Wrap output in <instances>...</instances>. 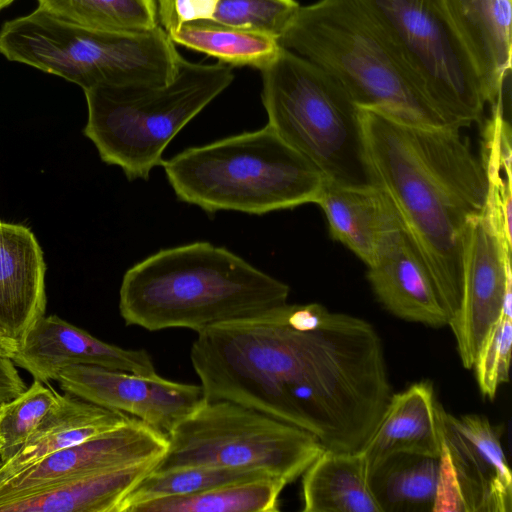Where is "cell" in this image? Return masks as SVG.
Masks as SVG:
<instances>
[{
    "mask_svg": "<svg viewBox=\"0 0 512 512\" xmlns=\"http://www.w3.org/2000/svg\"><path fill=\"white\" fill-rule=\"evenodd\" d=\"M374 186L391 201L449 316L460 299L461 241L482 214L487 181L460 129L408 124L360 108Z\"/></svg>",
    "mask_w": 512,
    "mask_h": 512,
    "instance_id": "cell-1",
    "label": "cell"
},
{
    "mask_svg": "<svg viewBox=\"0 0 512 512\" xmlns=\"http://www.w3.org/2000/svg\"><path fill=\"white\" fill-rule=\"evenodd\" d=\"M289 286L225 247L196 241L130 267L119 290L126 325L148 331L208 327L287 303Z\"/></svg>",
    "mask_w": 512,
    "mask_h": 512,
    "instance_id": "cell-2",
    "label": "cell"
},
{
    "mask_svg": "<svg viewBox=\"0 0 512 512\" xmlns=\"http://www.w3.org/2000/svg\"><path fill=\"white\" fill-rule=\"evenodd\" d=\"M278 42L334 77L359 108L412 125L451 127L397 45L359 0L300 6Z\"/></svg>",
    "mask_w": 512,
    "mask_h": 512,
    "instance_id": "cell-3",
    "label": "cell"
},
{
    "mask_svg": "<svg viewBox=\"0 0 512 512\" xmlns=\"http://www.w3.org/2000/svg\"><path fill=\"white\" fill-rule=\"evenodd\" d=\"M162 166L177 199L209 214L263 215L315 203L326 181L269 125L187 148Z\"/></svg>",
    "mask_w": 512,
    "mask_h": 512,
    "instance_id": "cell-4",
    "label": "cell"
},
{
    "mask_svg": "<svg viewBox=\"0 0 512 512\" xmlns=\"http://www.w3.org/2000/svg\"><path fill=\"white\" fill-rule=\"evenodd\" d=\"M232 67L182 58L174 78L160 85H97L84 90L83 134L103 162L129 181L148 180L168 144L232 83Z\"/></svg>",
    "mask_w": 512,
    "mask_h": 512,
    "instance_id": "cell-5",
    "label": "cell"
},
{
    "mask_svg": "<svg viewBox=\"0 0 512 512\" xmlns=\"http://www.w3.org/2000/svg\"><path fill=\"white\" fill-rule=\"evenodd\" d=\"M0 53L9 61L64 78L83 91L97 85H160L175 76L182 56L162 26L100 31L67 23L37 7L6 21Z\"/></svg>",
    "mask_w": 512,
    "mask_h": 512,
    "instance_id": "cell-6",
    "label": "cell"
},
{
    "mask_svg": "<svg viewBox=\"0 0 512 512\" xmlns=\"http://www.w3.org/2000/svg\"><path fill=\"white\" fill-rule=\"evenodd\" d=\"M269 125L329 182L372 186L360 108L329 73L280 48L260 70Z\"/></svg>",
    "mask_w": 512,
    "mask_h": 512,
    "instance_id": "cell-7",
    "label": "cell"
},
{
    "mask_svg": "<svg viewBox=\"0 0 512 512\" xmlns=\"http://www.w3.org/2000/svg\"><path fill=\"white\" fill-rule=\"evenodd\" d=\"M325 448L310 432L229 400H205L168 433L154 471L196 465L263 470L288 484Z\"/></svg>",
    "mask_w": 512,
    "mask_h": 512,
    "instance_id": "cell-8",
    "label": "cell"
},
{
    "mask_svg": "<svg viewBox=\"0 0 512 512\" xmlns=\"http://www.w3.org/2000/svg\"><path fill=\"white\" fill-rule=\"evenodd\" d=\"M397 45L449 126L481 120L486 98L442 0H359Z\"/></svg>",
    "mask_w": 512,
    "mask_h": 512,
    "instance_id": "cell-9",
    "label": "cell"
},
{
    "mask_svg": "<svg viewBox=\"0 0 512 512\" xmlns=\"http://www.w3.org/2000/svg\"><path fill=\"white\" fill-rule=\"evenodd\" d=\"M501 314L512 317L511 250L480 214L469 220L462 235L460 299L448 323L464 368H472Z\"/></svg>",
    "mask_w": 512,
    "mask_h": 512,
    "instance_id": "cell-10",
    "label": "cell"
},
{
    "mask_svg": "<svg viewBox=\"0 0 512 512\" xmlns=\"http://www.w3.org/2000/svg\"><path fill=\"white\" fill-rule=\"evenodd\" d=\"M168 435L133 418L125 425L57 451L0 484V507L84 476L158 460Z\"/></svg>",
    "mask_w": 512,
    "mask_h": 512,
    "instance_id": "cell-11",
    "label": "cell"
},
{
    "mask_svg": "<svg viewBox=\"0 0 512 512\" xmlns=\"http://www.w3.org/2000/svg\"><path fill=\"white\" fill-rule=\"evenodd\" d=\"M56 381L64 392L140 419L167 435L205 401L201 385L94 365L69 366Z\"/></svg>",
    "mask_w": 512,
    "mask_h": 512,
    "instance_id": "cell-12",
    "label": "cell"
},
{
    "mask_svg": "<svg viewBox=\"0 0 512 512\" xmlns=\"http://www.w3.org/2000/svg\"><path fill=\"white\" fill-rule=\"evenodd\" d=\"M442 445L453 466L466 512H510L512 475L490 421L438 409Z\"/></svg>",
    "mask_w": 512,
    "mask_h": 512,
    "instance_id": "cell-13",
    "label": "cell"
},
{
    "mask_svg": "<svg viewBox=\"0 0 512 512\" xmlns=\"http://www.w3.org/2000/svg\"><path fill=\"white\" fill-rule=\"evenodd\" d=\"M44 384L56 381L72 365H94L156 378L160 376L146 350L106 343L57 315H43L29 330L11 358Z\"/></svg>",
    "mask_w": 512,
    "mask_h": 512,
    "instance_id": "cell-14",
    "label": "cell"
},
{
    "mask_svg": "<svg viewBox=\"0 0 512 512\" xmlns=\"http://www.w3.org/2000/svg\"><path fill=\"white\" fill-rule=\"evenodd\" d=\"M367 278L378 301L396 317L436 328L448 325L450 316L399 217L383 232Z\"/></svg>",
    "mask_w": 512,
    "mask_h": 512,
    "instance_id": "cell-15",
    "label": "cell"
},
{
    "mask_svg": "<svg viewBox=\"0 0 512 512\" xmlns=\"http://www.w3.org/2000/svg\"><path fill=\"white\" fill-rule=\"evenodd\" d=\"M46 264L34 233L0 221V331L18 346L45 315Z\"/></svg>",
    "mask_w": 512,
    "mask_h": 512,
    "instance_id": "cell-16",
    "label": "cell"
},
{
    "mask_svg": "<svg viewBox=\"0 0 512 512\" xmlns=\"http://www.w3.org/2000/svg\"><path fill=\"white\" fill-rule=\"evenodd\" d=\"M481 81L486 102L503 99L511 70V0H442Z\"/></svg>",
    "mask_w": 512,
    "mask_h": 512,
    "instance_id": "cell-17",
    "label": "cell"
},
{
    "mask_svg": "<svg viewBox=\"0 0 512 512\" xmlns=\"http://www.w3.org/2000/svg\"><path fill=\"white\" fill-rule=\"evenodd\" d=\"M133 418L70 393L58 395L36 431L0 466V484L35 466L47 456L111 432Z\"/></svg>",
    "mask_w": 512,
    "mask_h": 512,
    "instance_id": "cell-18",
    "label": "cell"
},
{
    "mask_svg": "<svg viewBox=\"0 0 512 512\" xmlns=\"http://www.w3.org/2000/svg\"><path fill=\"white\" fill-rule=\"evenodd\" d=\"M439 405L429 381L414 383L392 394L376 429L361 450L367 465L394 453L439 457L442 450Z\"/></svg>",
    "mask_w": 512,
    "mask_h": 512,
    "instance_id": "cell-19",
    "label": "cell"
},
{
    "mask_svg": "<svg viewBox=\"0 0 512 512\" xmlns=\"http://www.w3.org/2000/svg\"><path fill=\"white\" fill-rule=\"evenodd\" d=\"M323 210L331 237L345 245L367 267L374 260L383 232L398 215L377 186H342L325 181L316 200Z\"/></svg>",
    "mask_w": 512,
    "mask_h": 512,
    "instance_id": "cell-20",
    "label": "cell"
},
{
    "mask_svg": "<svg viewBox=\"0 0 512 512\" xmlns=\"http://www.w3.org/2000/svg\"><path fill=\"white\" fill-rule=\"evenodd\" d=\"M158 460L73 479L0 507V512H119Z\"/></svg>",
    "mask_w": 512,
    "mask_h": 512,
    "instance_id": "cell-21",
    "label": "cell"
},
{
    "mask_svg": "<svg viewBox=\"0 0 512 512\" xmlns=\"http://www.w3.org/2000/svg\"><path fill=\"white\" fill-rule=\"evenodd\" d=\"M302 475L304 512H380L362 451L324 449Z\"/></svg>",
    "mask_w": 512,
    "mask_h": 512,
    "instance_id": "cell-22",
    "label": "cell"
},
{
    "mask_svg": "<svg viewBox=\"0 0 512 512\" xmlns=\"http://www.w3.org/2000/svg\"><path fill=\"white\" fill-rule=\"evenodd\" d=\"M440 456L390 454L368 466L370 491L380 512L433 511Z\"/></svg>",
    "mask_w": 512,
    "mask_h": 512,
    "instance_id": "cell-23",
    "label": "cell"
},
{
    "mask_svg": "<svg viewBox=\"0 0 512 512\" xmlns=\"http://www.w3.org/2000/svg\"><path fill=\"white\" fill-rule=\"evenodd\" d=\"M175 44L202 52L230 67L249 66L261 70L278 54V39L261 32L198 20L169 33Z\"/></svg>",
    "mask_w": 512,
    "mask_h": 512,
    "instance_id": "cell-24",
    "label": "cell"
},
{
    "mask_svg": "<svg viewBox=\"0 0 512 512\" xmlns=\"http://www.w3.org/2000/svg\"><path fill=\"white\" fill-rule=\"evenodd\" d=\"M480 162L487 181L482 214L504 245L511 249V127L504 102L491 105V116L482 130Z\"/></svg>",
    "mask_w": 512,
    "mask_h": 512,
    "instance_id": "cell-25",
    "label": "cell"
},
{
    "mask_svg": "<svg viewBox=\"0 0 512 512\" xmlns=\"http://www.w3.org/2000/svg\"><path fill=\"white\" fill-rule=\"evenodd\" d=\"M287 484L278 477L241 481L142 502L129 512H276L280 494Z\"/></svg>",
    "mask_w": 512,
    "mask_h": 512,
    "instance_id": "cell-26",
    "label": "cell"
},
{
    "mask_svg": "<svg viewBox=\"0 0 512 512\" xmlns=\"http://www.w3.org/2000/svg\"><path fill=\"white\" fill-rule=\"evenodd\" d=\"M39 8L76 26L100 31H147L159 26L156 0H37Z\"/></svg>",
    "mask_w": 512,
    "mask_h": 512,
    "instance_id": "cell-27",
    "label": "cell"
},
{
    "mask_svg": "<svg viewBox=\"0 0 512 512\" xmlns=\"http://www.w3.org/2000/svg\"><path fill=\"white\" fill-rule=\"evenodd\" d=\"M265 477L275 476L259 469L215 465L152 470L126 496L119 512H129L133 506L153 499L187 495Z\"/></svg>",
    "mask_w": 512,
    "mask_h": 512,
    "instance_id": "cell-28",
    "label": "cell"
},
{
    "mask_svg": "<svg viewBox=\"0 0 512 512\" xmlns=\"http://www.w3.org/2000/svg\"><path fill=\"white\" fill-rule=\"evenodd\" d=\"M59 393L38 380L16 398L1 403L2 461L12 457L32 436L56 403Z\"/></svg>",
    "mask_w": 512,
    "mask_h": 512,
    "instance_id": "cell-29",
    "label": "cell"
},
{
    "mask_svg": "<svg viewBox=\"0 0 512 512\" xmlns=\"http://www.w3.org/2000/svg\"><path fill=\"white\" fill-rule=\"evenodd\" d=\"M299 7L295 0H218L212 20L279 39Z\"/></svg>",
    "mask_w": 512,
    "mask_h": 512,
    "instance_id": "cell-30",
    "label": "cell"
},
{
    "mask_svg": "<svg viewBox=\"0 0 512 512\" xmlns=\"http://www.w3.org/2000/svg\"><path fill=\"white\" fill-rule=\"evenodd\" d=\"M511 348L512 317L501 314L486 333L472 366L481 394L490 400L509 381Z\"/></svg>",
    "mask_w": 512,
    "mask_h": 512,
    "instance_id": "cell-31",
    "label": "cell"
},
{
    "mask_svg": "<svg viewBox=\"0 0 512 512\" xmlns=\"http://www.w3.org/2000/svg\"><path fill=\"white\" fill-rule=\"evenodd\" d=\"M217 3L218 0H173V28L169 33L188 22L212 20Z\"/></svg>",
    "mask_w": 512,
    "mask_h": 512,
    "instance_id": "cell-32",
    "label": "cell"
},
{
    "mask_svg": "<svg viewBox=\"0 0 512 512\" xmlns=\"http://www.w3.org/2000/svg\"><path fill=\"white\" fill-rule=\"evenodd\" d=\"M26 388L14 362L10 358L0 355V403L16 398Z\"/></svg>",
    "mask_w": 512,
    "mask_h": 512,
    "instance_id": "cell-33",
    "label": "cell"
},
{
    "mask_svg": "<svg viewBox=\"0 0 512 512\" xmlns=\"http://www.w3.org/2000/svg\"><path fill=\"white\" fill-rule=\"evenodd\" d=\"M161 26L169 33L173 28V0H156Z\"/></svg>",
    "mask_w": 512,
    "mask_h": 512,
    "instance_id": "cell-34",
    "label": "cell"
},
{
    "mask_svg": "<svg viewBox=\"0 0 512 512\" xmlns=\"http://www.w3.org/2000/svg\"><path fill=\"white\" fill-rule=\"evenodd\" d=\"M15 0H0V11L11 5Z\"/></svg>",
    "mask_w": 512,
    "mask_h": 512,
    "instance_id": "cell-35",
    "label": "cell"
},
{
    "mask_svg": "<svg viewBox=\"0 0 512 512\" xmlns=\"http://www.w3.org/2000/svg\"><path fill=\"white\" fill-rule=\"evenodd\" d=\"M3 445H4V439H3L2 434L0 432V466L3 463L2 459H1V453H2V449H3Z\"/></svg>",
    "mask_w": 512,
    "mask_h": 512,
    "instance_id": "cell-36",
    "label": "cell"
},
{
    "mask_svg": "<svg viewBox=\"0 0 512 512\" xmlns=\"http://www.w3.org/2000/svg\"><path fill=\"white\" fill-rule=\"evenodd\" d=\"M0 416H1V403H0Z\"/></svg>",
    "mask_w": 512,
    "mask_h": 512,
    "instance_id": "cell-37",
    "label": "cell"
}]
</instances>
